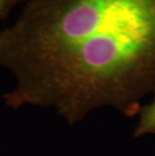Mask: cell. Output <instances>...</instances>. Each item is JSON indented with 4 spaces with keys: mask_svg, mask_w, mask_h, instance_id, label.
Segmentation results:
<instances>
[{
    "mask_svg": "<svg viewBox=\"0 0 155 156\" xmlns=\"http://www.w3.org/2000/svg\"><path fill=\"white\" fill-rule=\"evenodd\" d=\"M15 78L9 108H54L68 124L102 107L126 117L155 90V0H26L0 30Z\"/></svg>",
    "mask_w": 155,
    "mask_h": 156,
    "instance_id": "obj_1",
    "label": "cell"
},
{
    "mask_svg": "<svg viewBox=\"0 0 155 156\" xmlns=\"http://www.w3.org/2000/svg\"><path fill=\"white\" fill-rule=\"evenodd\" d=\"M153 101L149 104L142 106L138 113L139 120L133 131L134 138L155 134V90L153 91Z\"/></svg>",
    "mask_w": 155,
    "mask_h": 156,
    "instance_id": "obj_2",
    "label": "cell"
},
{
    "mask_svg": "<svg viewBox=\"0 0 155 156\" xmlns=\"http://www.w3.org/2000/svg\"><path fill=\"white\" fill-rule=\"evenodd\" d=\"M22 1L25 2L26 0H0V19L4 20L9 15L12 8Z\"/></svg>",
    "mask_w": 155,
    "mask_h": 156,
    "instance_id": "obj_3",
    "label": "cell"
}]
</instances>
